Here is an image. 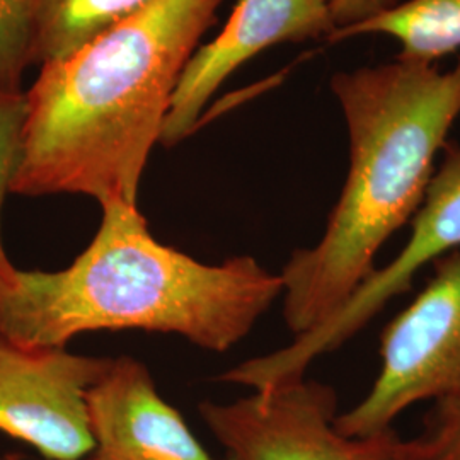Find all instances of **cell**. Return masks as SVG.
Here are the masks:
<instances>
[{"label":"cell","mask_w":460,"mask_h":460,"mask_svg":"<svg viewBox=\"0 0 460 460\" xmlns=\"http://www.w3.org/2000/svg\"><path fill=\"white\" fill-rule=\"evenodd\" d=\"M89 460H96V459H94V457H93V459H89Z\"/></svg>","instance_id":"cell-16"},{"label":"cell","mask_w":460,"mask_h":460,"mask_svg":"<svg viewBox=\"0 0 460 460\" xmlns=\"http://www.w3.org/2000/svg\"><path fill=\"white\" fill-rule=\"evenodd\" d=\"M110 363L66 346L21 345L0 334V431L45 459L83 460L96 448L85 394Z\"/></svg>","instance_id":"cell-7"},{"label":"cell","mask_w":460,"mask_h":460,"mask_svg":"<svg viewBox=\"0 0 460 460\" xmlns=\"http://www.w3.org/2000/svg\"><path fill=\"white\" fill-rule=\"evenodd\" d=\"M150 0H31V60L66 58Z\"/></svg>","instance_id":"cell-11"},{"label":"cell","mask_w":460,"mask_h":460,"mask_svg":"<svg viewBox=\"0 0 460 460\" xmlns=\"http://www.w3.org/2000/svg\"><path fill=\"white\" fill-rule=\"evenodd\" d=\"M91 244L60 271L0 273V334L66 346L93 331L174 332L226 351L283 296L279 275L251 256L205 264L159 243L137 205L101 203Z\"/></svg>","instance_id":"cell-2"},{"label":"cell","mask_w":460,"mask_h":460,"mask_svg":"<svg viewBox=\"0 0 460 460\" xmlns=\"http://www.w3.org/2000/svg\"><path fill=\"white\" fill-rule=\"evenodd\" d=\"M31 64V0H0V89L19 91Z\"/></svg>","instance_id":"cell-13"},{"label":"cell","mask_w":460,"mask_h":460,"mask_svg":"<svg viewBox=\"0 0 460 460\" xmlns=\"http://www.w3.org/2000/svg\"><path fill=\"white\" fill-rule=\"evenodd\" d=\"M331 89L345 115L349 165L321 241L296 249L279 273L283 317L296 336L345 304L423 203L460 116V58L447 72L395 58L340 72Z\"/></svg>","instance_id":"cell-3"},{"label":"cell","mask_w":460,"mask_h":460,"mask_svg":"<svg viewBox=\"0 0 460 460\" xmlns=\"http://www.w3.org/2000/svg\"><path fill=\"white\" fill-rule=\"evenodd\" d=\"M222 0H150L93 41L41 66L11 193L137 205L182 70Z\"/></svg>","instance_id":"cell-1"},{"label":"cell","mask_w":460,"mask_h":460,"mask_svg":"<svg viewBox=\"0 0 460 460\" xmlns=\"http://www.w3.org/2000/svg\"><path fill=\"white\" fill-rule=\"evenodd\" d=\"M401 2L402 0H326L331 22L334 28L332 34L362 24L365 21L399 5Z\"/></svg>","instance_id":"cell-15"},{"label":"cell","mask_w":460,"mask_h":460,"mask_svg":"<svg viewBox=\"0 0 460 460\" xmlns=\"http://www.w3.org/2000/svg\"><path fill=\"white\" fill-rule=\"evenodd\" d=\"M380 357L368 394L334 421L345 437L391 429L416 402L460 397V251L433 263L421 294L384 328Z\"/></svg>","instance_id":"cell-5"},{"label":"cell","mask_w":460,"mask_h":460,"mask_svg":"<svg viewBox=\"0 0 460 460\" xmlns=\"http://www.w3.org/2000/svg\"><path fill=\"white\" fill-rule=\"evenodd\" d=\"M199 414L226 460H402L394 428L351 438L336 429L338 394L317 380H288Z\"/></svg>","instance_id":"cell-6"},{"label":"cell","mask_w":460,"mask_h":460,"mask_svg":"<svg viewBox=\"0 0 460 460\" xmlns=\"http://www.w3.org/2000/svg\"><path fill=\"white\" fill-rule=\"evenodd\" d=\"M402 460H460V397L433 401L423 429L401 442Z\"/></svg>","instance_id":"cell-12"},{"label":"cell","mask_w":460,"mask_h":460,"mask_svg":"<svg viewBox=\"0 0 460 460\" xmlns=\"http://www.w3.org/2000/svg\"><path fill=\"white\" fill-rule=\"evenodd\" d=\"M85 408L96 460H214L132 357L111 358Z\"/></svg>","instance_id":"cell-9"},{"label":"cell","mask_w":460,"mask_h":460,"mask_svg":"<svg viewBox=\"0 0 460 460\" xmlns=\"http://www.w3.org/2000/svg\"><path fill=\"white\" fill-rule=\"evenodd\" d=\"M427 193L411 218L408 243L391 263L376 268L345 304L323 324L298 334L292 345L266 357L251 358L229 370L222 380L263 391L288 380L305 377L311 363L351 340L377 315L389 300L408 292L412 279L460 247V146L447 142Z\"/></svg>","instance_id":"cell-4"},{"label":"cell","mask_w":460,"mask_h":460,"mask_svg":"<svg viewBox=\"0 0 460 460\" xmlns=\"http://www.w3.org/2000/svg\"><path fill=\"white\" fill-rule=\"evenodd\" d=\"M28 118V96L21 91L0 89V220L2 207L7 193H11V184L21 157L24 125ZM14 264L9 261L0 227V273L7 271Z\"/></svg>","instance_id":"cell-14"},{"label":"cell","mask_w":460,"mask_h":460,"mask_svg":"<svg viewBox=\"0 0 460 460\" xmlns=\"http://www.w3.org/2000/svg\"><path fill=\"white\" fill-rule=\"evenodd\" d=\"M362 34L394 38L401 45L397 60L435 64L460 49V0H404L362 24L332 34L329 41Z\"/></svg>","instance_id":"cell-10"},{"label":"cell","mask_w":460,"mask_h":460,"mask_svg":"<svg viewBox=\"0 0 460 460\" xmlns=\"http://www.w3.org/2000/svg\"><path fill=\"white\" fill-rule=\"evenodd\" d=\"M332 31L326 0H241L222 33L188 60L159 142L172 147L195 132L207 102L249 58L279 43L329 40Z\"/></svg>","instance_id":"cell-8"}]
</instances>
